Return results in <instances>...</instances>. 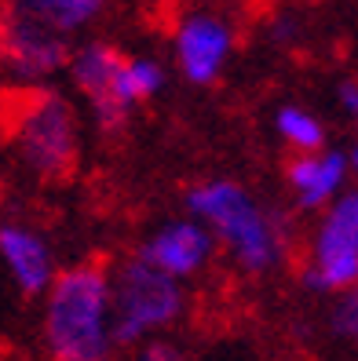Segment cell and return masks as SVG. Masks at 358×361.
<instances>
[{
  "mask_svg": "<svg viewBox=\"0 0 358 361\" xmlns=\"http://www.w3.org/2000/svg\"><path fill=\"white\" fill-rule=\"evenodd\" d=\"M183 212L208 226L245 278H267L289 263L297 230L282 208L263 204L238 179H201L183 190Z\"/></svg>",
  "mask_w": 358,
  "mask_h": 361,
  "instance_id": "1",
  "label": "cell"
},
{
  "mask_svg": "<svg viewBox=\"0 0 358 361\" xmlns=\"http://www.w3.org/2000/svg\"><path fill=\"white\" fill-rule=\"evenodd\" d=\"M40 300V339L48 361H117L110 267L95 259L62 267Z\"/></svg>",
  "mask_w": 358,
  "mask_h": 361,
  "instance_id": "2",
  "label": "cell"
},
{
  "mask_svg": "<svg viewBox=\"0 0 358 361\" xmlns=\"http://www.w3.org/2000/svg\"><path fill=\"white\" fill-rule=\"evenodd\" d=\"M66 77L102 135L124 132L143 102L168 88L165 62L150 55H124L110 40H80L70 51Z\"/></svg>",
  "mask_w": 358,
  "mask_h": 361,
  "instance_id": "3",
  "label": "cell"
},
{
  "mask_svg": "<svg viewBox=\"0 0 358 361\" xmlns=\"http://www.w3.org/2000/svg\"><path fill=\"white\" fill-rule=\"evenodd\" d=\"M8 139L18 164L37 183H66L77 172L84 150L77 102L55 84L15 92L8 114Z\"/></svg>",
  "mask_w": 358,
  "mask_h": 361,
  "instance_id": "4",
  "label": "cell"
},
{
  "mask_svg": "<svg viewBox=\"0 0 358 361\" xmlns=\"http://www.w3.org/2000/svg\"><path fill=\"white\" fill-rule=\"evenodd\" d=\"M110 288H114V332L121 350L172 332L191 307L186 281L168 278L165 270L146 263L139 252L110 267Z\"/></svg>",
  "mask_w": 358,
  "mask_h": 361,
  "instance_id": "5",
  "label": "cell"
},
{
  "mask_svg": "<svg viewBox=\"0 0 358 361\" xmlns=\"http://www.w3.org/2000/svg\"><path fill=\"white\" fill-rule=\"evenodd\" d=\"M300 285L311 295H333L358 285V186H344L314 219Z\"/></svg>",
  "mask_w": 358,
  "mask_h": 361,
  "instance_id": "6",
  "label": "cell"
},
{
  "mask_svg": "<svg viewBox=\"0 0 358 361\" xmlns=\"http://www.w3.org/2000/svg\"><path fill=\"white\" fill-rule=\"evenodd\" d=\"M73 44L77 40L33 23V18L0 11V84H8L11 92L55 84L66 73Z\"/></svg>",
  "mask_w": 358,
  "mask_h": 361,
  "instance_id": "7",
  "label": "cell"
},
{
  "mask_svg": "<svg viewBox=\"0 0 358 361\" xmlns=\"http://www.w3.org/2000/svg\"><path fill=\"white\" fill-rule=\"evenodd\" d=\"M168 44H172L179 77L191 88H213L234 59L238 30L216 8H191L176 18Z\"/></svg>",
  "mask_w": 358,
  "mask_h": 361,
  "instance_id": "8",
  "label": "cell"
},
{
  "mask_svg": "<svg viewBox=\"0 0 358 361\" xmlns=\"http://www.w3.org/2000/svg\"><path fill=\"white\" fill-rule=\"evenodd\" d=\"M139 256L165 270L168 278H176V281H194L198 274H205L208 267H213L216 259V238L208 233L205 223H198L194 216H176V219H165L157 223L146 238L139 241Z\"/></svg>",
  "mask_w": 358,
  "mask_h": 361,
  "instance_id": "9",
  "label": "cell"
},
{
  "mask_svg": "<svg viewBox=\"0 0 358 361\" xmlns=\"http://www.w3.org/2000/svg\"><path fill=\"white\" fill-rule=\"evenodd\" d=\"M0 263H4L11 285L30 300L44 295L59 274L55 245L37 223L26 219H0Z\"/></svg>",
  "mask_w": 358,
  "mask_h": 361,
  "instance_id": "10",
  "label": "cell"
},
{
  "mask_svg": "<svg viewBox=\"0 0 358 361\" xmlns=\"http://www.w3.org/2000/svg\"><path fill=\"white\" fill-rule=\"evenodd\" d=\"M351 176L354 172L347 150H336V146L292 154L285 164V186L292 194V204L300 212H311V216H318L344 186H351Z\"/></svg>",
  "mask_w": 358,
  "mask_h": 361,
  "instance_id": "11",
  "label": "cell"
},
{
  "mask_svg": "<svg viewBox=\"0 0 358 361\" xmlns=\"http://www.w3.org/2000/svg\"><path fill=\"white\" fill-rule=\"evenodd\" d=\"M110 4L114 0H0V11H15V15L33 18V23L77 40L84 30L102 23Z\"/></svg>",
  "mask_w": 358,
  "mask_h": 361,
  "instance_id": "12",
  "label": "cell"
},
{
  "mask_svg": "<svg viewBox=\"0 0 358 361\" xmlns=\"http://www.w3.org/2000/svg\"><path fill=\"white\" fill-rule=\"evenodd\" d=\"M275 132L278 139L289 146L292 154H304V150H322L326 146V124L322 117L307 110L300 102H285L275 110Z\"/></svg>",
  "mask_w": 358,
  "mask_h": 361,
  "instance_id": "13",
  "label": "cell"
},
{
  "mask_svg": "<svg viewBox=\"0 0 358 361\" xmlns=\"http://www.w3.org/2000/svg\"><path fill=\"white\" fill-rule=\"evenodd\" d=\"M326 329L340 343H358V285H347L329 295Z\"/></svg>",
  "mask_w": 358,
  "mask_h": 361,
  "instance_id": "14",
  "label": "cell"
},
{
  "mask_svg": "<svg viewBox=\"0 0 358 361\" xmlns=\"http://www.w3.org/2000/svg\"><path fill=\"white\" fill-rule=\"evenodd\" d=\"M300 37H304V18L297 11H275L270 15V23H267V40L275 48L289 51V48H297L300 44Z\"/></svg>",
  "mask_w": 358,
  "mask_h": 361,
  "instance_id": "15",
  "label": "cell"
},
{
  "mask_svg": "<svg viewBox=\"0 0 358 361\" xmlns=\"http://www.w3.org/2000/svg\"><path fill=\"white\" fill-rule=\"evenodd\" d=\"M124 361H186V350L168 336H154V339H143V343L129 347V357Z\"/></svg>",
  "mask_w": 358,
  "mask_h": 361,
  "instance_id": "16",
  "label": "cell"
},
{
  "mask_svg": "<svg viewBox=\"0 0 358 361\" xmlns=\"http://www.w3.org/2000/svg\"><path fill=\"white\" fill-rule=\"evenodd\" d=\"M336 110L351 121H358V77H344L336 84Z\"/></svg>",
  "mask_w": 358,
  "mask_h": 361,
  "instance_id": "17",
  "label": "cell"
},
{
  "mask_svg": "<svg viewBox=\"0 0 358 361\" xmlns=\"http://www.w3.org/2000/svg\"><path fill=\"white\" fill-rule=\"evenodd\" d=\"M347 161H351V172L358 176V135H354V142H351V150H347Z\"/></svg>",
  "mask_w": 358,
  "mask_h": 361,
  "instance_id": "18",
  "label": "cell"
},
{
  "mask_svg": "<svg viewBox=\"0 0 358 361\" xmlns=\"http://www.w3.org/2000/svg\"><path fill=\"white\" fill-rule=\"evenodd\" d=\"M4 197L8 194H4V183H0V219H4Z\"/></svg>",
  "mask_w": 358,
  "mask_h": 361,
  "instance_id": "19",
  "label": "cell"
}]
</instances>
